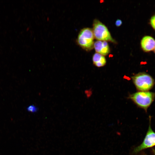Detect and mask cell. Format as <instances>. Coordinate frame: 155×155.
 <instances>
[{"instance_id": "cell-1", "label": "cell", "mask_w": 155, "mask_h": 155, "mask_svg": "<svg viewBox=\"0 0 155 155\" xmlns=\"http://www.w3.org/2000/svg\"><path fill=\"white\" fill-rule=\"evenodd\" d=\"M129 98L138 107L146 112L155 98V92L138 91L130 95Z\"/></svg>"}, {"instance_id": "cell-2", "label": "cell", "mask_w": 155, "mask_h": 155, "mask_svg": "<svg viewBox=\"0 0 155 155\" xmlns=\"http://www.w3.org/2000/svg\"><path fill=\"white\" fill-rule=\"evenodd\" d=\"M131 79L136 88L139 91H149L153 88L155 83L153 77L145 72L136 74L131 77Z\"/></svg>"}, {"instance_id": "cell-3", "label": "cell", "mask_w": 155, "mask_h": 155, "mask_svg": "<svg viewBox=\"0 0 155 155\" xmlns=\"http://www.w3.org/2000/svg\"><path fill=\"white\" fill-rule=\"evenodd\" d=\"M94 38L92 30L88 28H84L79 33L76 42L84 50L90 51L94 48Z\"/></svg>"}, {"instance_id": "cell-4", "label": "cell", "mask_w": 155, "mask_h": 155, "mask_svg": "<svg viewBox=\"0 0 155 155\" xmlns=\"http://www.w3.org/2000/svg\"><path fill=\"white\" fill-rule=\"evenodd\" d=\"M92 30L94 37L98 40L109 41L115 43L107 27L97 19H95L93 22Z\"/></svg>"}, {"instance_id": "cell-5", "label": "cell", "mask_w": 155, "mask_h": 155, "mask_svg": "<svg viewBox=\"0 0 155 155\" xmlns=\"http://www.w3.org/2000/svg\"><path fill=\"white\" fill-rule=\"evenodd\" d=\"M150 121L148 129L142 143L135 148L133 151L134 154H136L142 150L155 146V132L152 129Z\"/></svg>"}, {"instance_id": "cell-6", "label": "cell", "mask_w": 155, "mask_h": 155, "mask_svg": "<svg viewBox=\"0 0 155 155\" xmlns=\"http://www.w3.org/2000/svg\"><path fill=\"white\" fill-rule=\"evenodd\" d=\"M140 45L142 49L144 52L151 51L155 48V40L151 36H145L141 40Z\"/></svg>"}, {"instance_id": "cell-7", "label": "cell", "mask_w": 155, "mask_h": 155, "mask_svg": "<svg viewBox=\"0 0 155 155\" xmlns=\"http://www.w3.org/2000/svg\"><path fill=\"white\" fill-rule=\"evenodd\" d=\"M94 48L96 53L105 56L110 52L108 44L106 41L97 40L94 42Z\"/></svg>"}, {"instance_id": "cell-8", "label": "cell", "mask_w": 155, "mask_h": 155, "mask_svg": "<svg viewBox=\"0 0 155 155\" xmlns=\"http://www.w3.org/2000/svg\"><path fill=\"white\" fill-rule=\"evenodd\" d=\"M92 60L94 65L99 67L104 66L106 63V60L104 56L97 53L93 55Z\"/></svg>"}, {"instance_id": "cell-9", "label": "cell", "mask_w": 155, "mask_h": 155, "mask_svg": "<svg viewBox=\"0 0 155 155\" xmlns=\"http://www.w3.org/2000/svg\"><path fill=\"white\" fill-rule=\"evenodd\" d=\"M28 112L34 113L38 111V108L34 105H30L26 108Z\"/></svg>"}, {"instance_id": "cell-10", "label": "cell", "mask_w": 155, "mask_h": 155, "mask_svg": "<svg viewBox=\"0 0 155 155\" xmlns=\"http://www.w3.org/2000/svg\"><path fill=\"white\" fill-rule=\"evenodd\" d=\"M150 24L152 27L155 30V14L151 17L150 20Z\"/></svg>"}, {"instance_id": "cell-11", "label": "cell", "mask_w": 155, "mask_h": 155, "mask_svg": "<svg viewBox=\"0 0 155 155\" xmlns=\"http://www.w3.org/2000/svg\"><path fill=\"white\" fill-rule=\"evenodd\" d=\"M122 24V21L120 19H117L116 21L115 24L117 26L119 27Z\"/></svg>"}, {"instance_id": "cell-12", "label": "cell", "mask_w": 155, "mask_h": 155, "mask_svg": "<svg viewBox=\"0 0 155 155\" xmlns=\"http://www.w3.org/2000/svg\"><path fill=\"white\" fill-rule=\"evenodd\" d=\"M153 152L154 153V155H155V150L154 149H153Z\"/></svg>"}, {"instance_id": "cell-13", "label": "cell", "mask_w": 155, "mask_h": 155, "mask_svg": "<svg viewBox=\"0 0 155 155\" xmlns=\"http://www.w3.org/2000/svg\"><path fill=\"white\" fill-rule=\"evenodd\" d=\"M154 53H155V48L154 49Z\"/></svg>"}]
</instances>
